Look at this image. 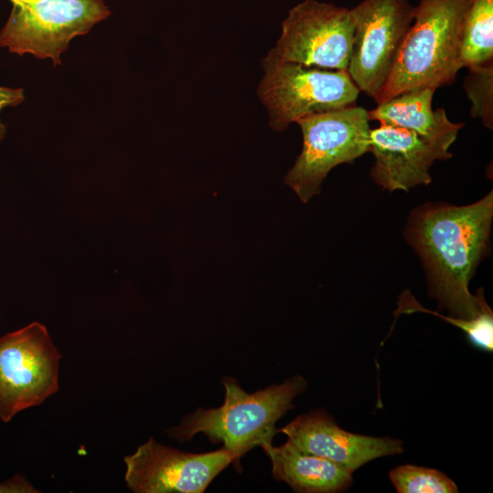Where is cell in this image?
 <instances>
[{
    "label": "cell",
    "mask_w": 493,
    "mask_h": 493,
    "mask_svg": "<svg viewBox=\"0 0 493 493\" xmlns=\"http://www.w3.org/2000/svg\"><path fill=\"white\" fill-rule=\"evenodd\" d=\"M61 354L47 328L34 321L0 337V419L41 404L58 390Z\"/></svg>",
    "instance_id": "cell-7"
},
{
    "label": "cell",
    "mask_w": 493,
    "mask_h": 493,
    "mask_svg": "<svg viewBox=\"0 0 493 493\" xmlns=\"http://www.w3.org/2000/svg\"><path fill=\"white\" fill-rule=\"evenodd\" d=\"M368 110L348 107L313 113L299 119L303 147L284 182L307 203L335 166L351 163L370 148Z\"/></svg>",
    "instance_id": "cell-4"
},
{
    "label": "cell",
    "mask_w": 493,
    "mask_h": 493,
    "mask_svg": "<svg viewBox=\"0 0 493 493\" xmlns=\"http://www.w3.org/2000/svg\"><path fill=\"white\" fill-rule=\"evenodd\" d=\"M389 477L399 493L458 492V488L452 479L434 468L403 465L392 469Z\"/></svg>",
    "instance_id": "cell-17"
},
{
    "label": "cell",
    "mask_w": 493,
    "mask_h": 493,
    "mask_svg": "<svg viewBox=\"0 0 493 493\" xmlns=\"http://www.w3.org/2000/svg\"><path fill=\"white\" fill-rule=\"evenodd\" d=\"M10 16L0 32V47L23 56L52 59L60 65V55L70 40L88 34L110 10L103 0H8Z\"/></svg>",
    "instance_id": "cell-6"
},
{
    "label": "cell",
    "mask_w": 493,
    "mask_h": 493,
    "mask_svg": "<svg viewBox=\"0 0 493 493\" xmlns=\"http://www.w3.org/2000/svg\"><path fill=\"white\" fill-rule=\"evenodd\" d=\"M417 311L430 313L444 319L447 322L460 328L466 333L469 343H471L474 347L484 351H492L493 314L491 309L472 320L447 317L443 316L438 312L425 309L415 300L410 292H404L398 301V309L395 311V315L402 313L409 314Z\"/></svg>",
    "instance_id": "cell-16"
},
{
    "label": "cell",
    "mask_w": 493,
    "mask_h": 493,
    "mask_svg": "<svg viewBox=\"0 0 493 493\" xmlns=\"http://www.w3.org/2000/svg\"><path fill=\"white\" fill-rule=\"evenodd\" d=\"M127 487L135 493H203L213 479L231 463L235 454L224 446L194 454L164 446L150 437L124 457Z\"/></svg>",
    "instance_id": "cell-10"
},
{
    "label": "cell",
    "mask_w": 493,
    "mask_h": 493,
    "mask_svg": "<svg viewBox=\"0 0 493 493\" xmlns=\"http://www.w3.org/2000/svg\"><path fill=\"white\" fill-rule=\"evenodd\" d=\"M435 91L424 88L402 93L369 110V120L411 130L428 143L448 151L465 123L452 122L443 108L433 110Z\"/></svg>",
    "instance_id": "cell-13"
},
{
    "label": "cell",
    "mask_w": 493,
    "mask_h": 493,
    "mask_svg": "<svg viewBox=\"0 0 493 493\" xmlns=\"http://www.w3.org/2000/svg\"><path fill=\"white\" fill-rule=\"evenodd\" d=\"M272 465V476L302 493H334L347 489L353 471L327 458L303 453L288 441L278 446H261Z\"/></svg>",
    "instance_id": "cell-14"
},
{
    "label": "cell",
    "mask_w": 493,
    "mask_h": 493,
    "mask_svg": "<svg viewBox=\"0 0 493 493\" xmlns=\"http://www.w3.org/2000/svg\"><path fill=\"white\" fill-rule=\"evenodd\" d=\"M278 432L298 450L327 458L351 471L378 457L401 454L403 442L353 434L341 428L324 410L297 416Z\"/></svg>",
    "instance_id": "cell-11"
},
{
    "label": "cell",
    "mask_w": 493,
    "mask_h": 493,
    "mask_svg": "<svg viewBox=\"0 0 493 493\" xmlns=\"http://www.w3.org/2000/svg\"><path fill=\"white\" fill-rule=\"evenodd\" d=\"M492 217L491 191L464 206L426 204L409 218L407 240L425 265L432 296L451 317L472 320L490 309L483 291L472 295L468 284L488 250Z\"/></svg>",
    "instance_id": "cell-1"
},
{
    "label": "cell",
    "mask_w": 493,
    "mask_h": 493,
    "mask_svg": "<svg viewBox=\"0 0 493 493\" xmlns=\"http://www.w3.org/2000/svg\"><path fill=\"white\" fill-rule=\"evenodd\" d=\"M469 0H420L378 104L402 93L454 81Z\"/></svg>",
    "instance_id": "cell-3"
},
{
    "label": "cell",
    "mask_w": 493,
    "mask_h": 493,
    "mask_svg": "<svg viewBox=\"0 0 493 493\" xmlns=\"http://www.w3.org/2000/svg\"><path fill=\"white\" fill-rule=\"evenodd\" d=\"M369 152L375 158L371 176L391 192L430 184L433 163L452 157L451 152L428 143L414 131L387 123L371 129Z\"/></svg>",
    "instance_id": "cell-12"
},
{
    "label": "cell",
    "mask_w": 493,
    "mask_h": 493,
    "mask_svg": "<svg viewBox=\"0 0 493 493\" xmlns=\"http://www.w3.org/2000/svg\"><path fill=\"white\" fill-rule=\"evenodd\" d=\"M354 36L347 71L360 89L378 102L414 21L408 0H363L350 9Z\"/></svg>",
    "instance_id": "cell-8"
},
{
    "label": "cell",
    "mask_w": 493,
    "mask_h": 493,
    "mask_svg": "<svg viewBox=\"0 0 493 493\" xmlns=\"http://www.w3.org/2000/svg\"><path fill=\"white\" fill-rule=\"evenodd\" d=\"M37 490L21 474L15 475L8 480L0 483V493H34Z\"/></svg>",
    "instance_id": "cell-20"
},
{
    "label": "cell",
    "mask_w": 493,
    "mask_h": 493,
    "mask_svg": "<svg viewBox=\"0 0 493 493\" xmlns=\"http://www.w3.org/2000/svg\"><path fill=\"white\" fill-rule=\"evenodd\" d=\"M354 36L350 9L304 0L288 11L267 57L325 69L347 70Z\"/></svg>",
    "instance_id": "cell-9"
},
{
    "label": "cell",
    "mask_w": 493,
    "mask_h": 493,
    "mask_svg": "<svg viewBox=\"0 0 493 493\" xmlns=\"http://www.w3.org/2000/svg\"><path fill=\"white\" fill-rule=\"evenodd\" d=\"M222 383L225 400L221 406L197 409L169 428L167 434L178 441H186L202 433L214 444L223 443L238 463L252 448L272 444L278 433L276 423L295 406L294 398L307 387L300 375L252 393L243 390L234 378L225 377Z\"/></svg>",
    "instance_id": "cell-2"
},
{
    "label": "cell",
    "mask_w": 493,
    "mask_h": 493,
    "mask_svg": "<svg viewBox=\"0 0 493 493\" xmlns=\"http://www.w3.org/2000/svg\"><path fill=\"white\" fill-rule=\"evenodd\" d=\"M490 62H493V0H469L461 35V68Z\"/></svg>",
    "instance_id": "cell-15"
},
{
    "label": "cell",
    "mask_w": 493,
    "mask_h": 493,
    "mask_svg": "<svg viewBox=\"0 0 493 493\" xmlns=\"http://www.w3.org/2000/svg\"><path fill=\"white\" fill-rule=\"evenodd\" d=\"M25 100L22 89H11L0 86V110L5 107H15ZM5 127L0 122V142L5 135Z\"/></svg>",
    "instance_id": "cell-19"
},
{
    "label": "cell",
    "mask_w": 493,
    "mask_h": 493,
    "mask_svg": "<svg viewBox=\"0 0 493 493\" xmlns=\"http://www.w3.org/2000/svg\"><path fill=\"white\" fill-rule=\"evenodd\" d=\"M464 89L472 106L470 115L493 128V62L468 68Z\"/></svg>",
    "instance_id": "cell-18"
},
{
    "label": "cell",
    "mask_w": 493,
    "mask_h": 493,
    "mask_svg": "<svg viewBox=\"0 0 493 493\" xmlns=\"http://www.w3.org/2000/svg\"><path fill=\"white\" fill-rule=\"evenodd\" d=\"M257 93L278 131L308 115L355 105L360 89L347 70L325 69L269 57Z\"/></svg>",
    "instance_id": "cell-5"
}]
</instances>
